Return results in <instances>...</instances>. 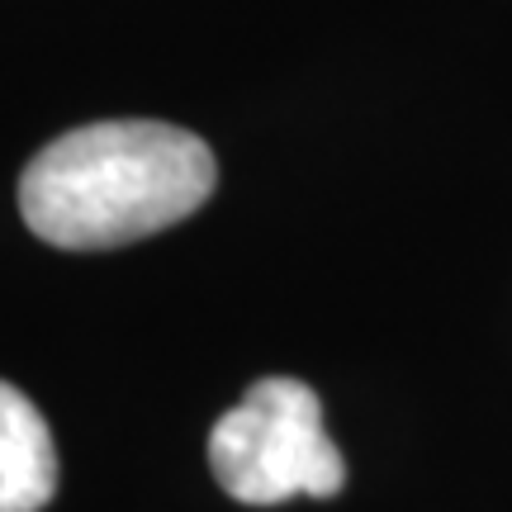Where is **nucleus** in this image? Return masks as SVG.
I'll return each instance as SVG.
<instances>
[{
	"label": "nucleus",
	"mask_w": 512,
	"mask_h": 512,
	"mask_svg": "<svg viewBox=\"0 0 512 512\" xmlns=\"http://www.w3.org/2000/svg\"><path fill=\"white\" fill-rule=\"evenodd\" d=\"M219 185L204 138L157 119L72 128L19 176V214L43 242L105 252L190 219Z\"/></svg>",
	"instance_id": "nucleus-1"
},
{
	"label": "nucleus",
	"mask_w": 512,
	"mask_h": 512,
	"mask_svg": "<svg viewBox=\"0 0 512 512\" xmlns=\"http://www.w3.org/2000/svg\"><path fill=\"white\" fill-rule=\"evenodd\" d=\"M209 465L223 494L247 508L332 498L347 484L342 451L323 427V403L304 380H256L209 432Z\"/></svg>",
	"instance_id": "nucleus-2"
},
{
	"label": "nucleus",
	"mask_w": 512,
	"mask_h": 512,
	"mask_svg": "<svg viewBox=\"0 0 512 512\" xmlns=\"http://www.w3.org/2000/svg\"><path fill=\"white\" fill-rule=\"evenodd\" d=\"M57 494V446L29 394L0 380V512H38Z\"/></svg>",
	"instance_id": "nucleus-3"
}]
</instances>
